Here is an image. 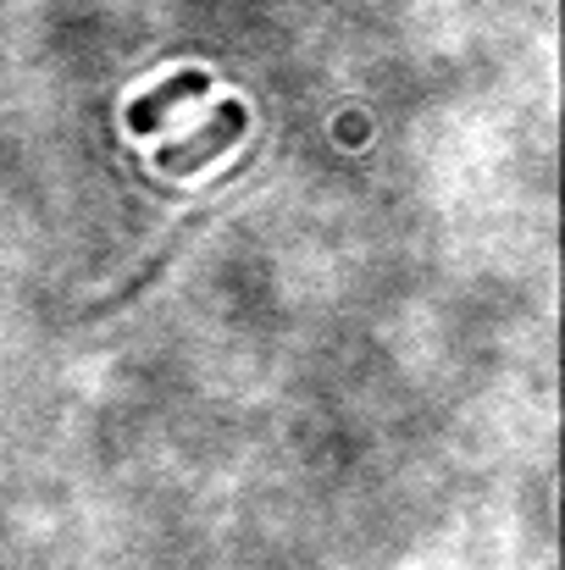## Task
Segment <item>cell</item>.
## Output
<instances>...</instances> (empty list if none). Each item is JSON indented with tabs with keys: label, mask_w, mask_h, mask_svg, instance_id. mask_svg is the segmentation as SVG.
<instances>
[{
	"label": "cell",
	"mask_w": 565,
	"mask_h": 570,
	"mask_svg": "<svg viewBox=\"0 0 565 570\" xmlns=\"http://www.w3.org/2000/svg\"><path fill=\"white\" fill-rule=\"evenodd\" d=\"M244 128H250V117H244V106L238 100H222L216 111H211V122H199L188 139L178 145H162V173H173V178H188V173H199V167H211L216 156H227V145H238L244 139Z\"/></svg>",
	"instance_id": "obj_1"
},
{
	"label": "cell",
	"mask_w": 565,
	"mask_h": 570,
	"mask_svg": "<svg viewBox=\"0 0 565 570\" xmlns=\"http://www.w3.org/2000/svg\"><path fill=\"white\" fill-rule=\"evenodd\" d=\"M205 89H211V78H205V72H194V67H188V72H173L167 83H156L150 95H139V100L128 106V128H134V134H156V128H162L184 100L205 95Z\"/></svg>",
	"instance_id": "obj_2"
}]
</instances>
